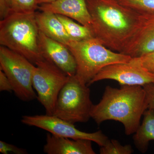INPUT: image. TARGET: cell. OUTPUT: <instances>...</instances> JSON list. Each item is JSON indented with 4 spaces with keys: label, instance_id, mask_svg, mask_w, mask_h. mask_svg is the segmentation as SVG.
<instances>
[{
    "label": "cell",
    "instance_id": "15",
    "mask_svg": "<svg viewBox=\"0 0 154 154\" xmlns=\"http://www.w3.org/2000/svg\"><path fill=\"white\" fill-rule=\"evenodd\" d=\"M142 124L133 137L135 146L142 153L147 150L149 142L154 140V110L147 109L143 113Z\"/></svg>",
    "mask_w": 154,
    "mask_h": 154
},
{
    "label": "cell",
    "instance_id": "6",
    "mask_svg": "<svg viewBox=\"0 0 154 154\" xmlns=\"http://www.w3.org/2000/svg\"><path fill=\"white\" fill-rule=\"evenodd\" d=\"M35 66L23 56L0 46V69L8 78L16 96L24 102L37 98L32 82Z\"/></svg>",
    "mask_w": 154,
    "mask_h": 154
},
{
    "label": "cell",
    "instance_id": "9",
    "mask_svg": "<svg viewBox=\"0 0 154 154\" xmlns=\"http://www.w3.org/2000/svg\"><path fill=\"white\" fill-rule=\"evenodd\" d=\"M116 81L120 85H140L154 83V73L131 62L113 64L105 67L94 77L88 86L103 80Z\"/></svg>",
    "mask_w": 154,
    "mask_h": 154
},
{
    "label": "cell",
    "instance_id": "12",
    "mask_svg": "<svg viewBox=\"0 0 154 154\" xmlns=\"http://www.w3.org/2000/svg\"><path fill=\"white\" fill-rule=\"evenodd\" d=\"M38 9L66 16L92 29V20L86 0H55L39 5Z\"/></svg>",
    "mask_w": 154,
    "mask_h": 154
},
{
    "label": "cell",
    "instance_id": "20",
    "mask_svg": "<svg viewBox=\"0 0 154 154\" xmlns=\"http://www.w3.org/2000/svg\"><path fill=\"white\" fill-rule=\"evenodd\" d=\"M130 61L149 72L154 73V51L139 57L131 58Z\"/></svg>",
    "mask_w": 154,
    "mask_h": 154
},
{
    "label": "cell",
    "instance_id": "5",
    "mask_svg": "<svg viewBox=\"0 0 154 154\" xmlns=\"http://www.w3.org/2000/svg\"><path fill=\"white\" fill-rule=\"evenodd\" d=\"M91 91L75 75L70 76L58 96L52 115L75 124L86 122L91 117Z\"/></svg>",
    "mask_w": 154,
    "mask_h": 154
},
{
    "label": "cell",
    "instance_id": "8",
    "mask_svg": "<svg viewBox=\"0 0 154 154\" xmlns=\"http://www.w3.org/2000/svg\"><path fill=\"white\" fill-rule=\"evenodd\" d=\"M21 122L23 124L41 128L57 136L91 140L101 147L105 145L109 139L102 131L93 133L81 131L74 124L54 115H25L22 116Z\"/></svg>",
    "mask_w": 154,
    "mask_h": 154
},
{
    "label": "cell",
    "instance_id": "1",
    "mask_svg": "<svg viewBox=\"0 0 154 154\" xmlns=\"http://www.w3.org/2000/svg\"><path fill=\"white\" fill-rule=\"evenodd\" d=\"M95 38L115 52L121 53L140 25L141 14L117 0H86Z\"/></svg>",
    "mask_w": 154,
    "mask_h": 154
},
{
    "label": "cell",
    "instance_id": "18",
    "mask_svg": "<svg viewBox=\"0 0 154 154\" xmlns=\"http://www.w3.org/2000/svg\"><path fill=\"white\" fill-rule=\"evenodd\" d=\"M125 7L140 14H154V0H117Z\"/></svg>",
    "mask_w": 154,
    "mask_h": 154
},
{
    "label": "cell",
    "instance_id": "11",
    "mask_svg": "<svg viewBox=\"0 0 154 154\" xmlns=\"http://www.w3.org/2000/svg\"><path fill=\"white\" fill-rule=\"evenodd\" d=\"M154 51V14H141L137 30L121 53L137 57Z\"/></svg>",
    "mask_w": 154,
    "mask_h": 154
},
{
    "label": "cell",
    "instance_id": "3",
    "mask_svg": "<svg viewBox=\"0 0 154 154\" xmlns=\"http://www.w3.org/2000/svg\"><path fill=\"white\" fill-rule=\"evenodd\" d=\"M39 31L35 13L12 14L0 21V45L35 65L45 59L39 48Z\"/></svg>",
    "mask_w": 154,
    "mask_h": 154
},
{
    "label": "cell",
    "instance_id": "22",
    "mask_svg": "<svg viewBox=\"0 0 154 154\" xmlns=\"http://www.w3.org/2000/svg\"><path fill=\"white\" fill-rule=\"evenodd\" d=\"M143 87L145 92L147 109L154 110V83L147 84Z\"/></svg>",
    "mask_w": 154,
    "mask_h": 154
},
{
    "label": "cell",
    "instance_id": "7",
    "mask_svg": "<svg viewBox=\"0 0 154 154\" xmlns=\"http://www.w3.org/2000/svg\"><path fill=\"white\" fill-rule=\"evenodd\" d=\"M69 76L45 59L35 65L32 80L33 88L46 114H53L58 96Z\"/></svg>",
    "mask_w": 154,
    "mask_h": 154
},
{
    "label": "cell",
    "instance_id": "10",
    "mask_svg": "<svg viewBox=\"0 0 154 154\" xmlns=\"http://www.w3.org/2000/svg\"><path fill=\"white\" fill-rule=\"evenodd\" d=\"M39 45L44 59L54 64L68 75L75 74V60L65 45L50 38L39 31Z\"/></svg>",
    "mask_w": 154,
    "mask_h": 154
},
{
    "label": "cell",
    "instance_id": "19",
    "mask_svg": "<svg viewBox=\"0 0 154 154\" xmlns=\"http://www.w3.org/2000/svg\"><path fill=\"white\" fill-rule=\"evenodd\" d=\"M134 152L130 145L122 146L118 141L108 139L105 145L101 147V154H131Z\"/></svg>",
    "mask_w": 154,
    "mask_h": 154
},
{
    "label": "cell",
    "instance_id": "23",
    "mask_svg": "<svg viewBox=\"0 0 154 154\" xmlns=\"http://www.w3.org/2000/svg\"><path fill=\"white\" fill-rule=\"evenodd\" d=\"M0 91H13V87L8 78L2 70L0 69Z\"/></svg>",
    "mask_w": 154,
    "mask_h": 154
},
{
    "label": "cell",
    "instance_id": "24",
    "mask_svg": "<svg viewBox=\"0 0 154 154\" xmlns=\"http://www.w3.org/2000/svg\"><path fill=\"white\" fill-rule=\"evenodd\" d=\"M38 5H42V4H48L54 2L55 0H36Z\"/></svg>",
    "mask_w": 154,
    "mask_h": 154
},
{
    "label": "cell",
    "instance_id": "17",
    "mask_svg": "<svg viewBox=\"0 0 154 154\" xmlns=\"http://www.w3.org/2000/svg\"><path fill=\"white\" fill-rule=\"evenodd\" d=\"M56 15L72 41H82L95 37L91 28L77 23L73 19L66 16Z\"/></svg>",
    "mask_w": 154,
    "mask_h": 154
},
{
    "label": "cell",
    "instance_id": "13",
    "mask_svg": "<svg viewBox=\"0 0 154 154\" xmlns=\"http://www.w3.org/2000/svg\"><path fill=\"white\" fill-rule=\"evenodd\" d=\"M92 141L72 139L47 134L43 151L48 154H95Z\"/></svg>",
    "mask_w": 154,
    "mask_h": 154
},
{
    "label": "cell",
    "instance_id": "16",
    "mask_svg": "<svg viewBox=\"0 0 154 154\" xmlns=\"http://www.w3.org/2000/svg\"><path fill=\"white\" fill-rule=\"evenodd\" d=\"M36 0H0V19L16 14H32L38 9Z\"/></svg>",
    "mask_w": 154,
    "mask_h": 154
},
{
    "label": "cell",
    "instance_id": "2",
    "mask_svg": "<svg viewBox=\"0 0 154 154\" xmlns=\"http://www.w3.org/2000/svg\"><path fill=\"white\" fill-rule=\"evenodd\" d=\"M120 88L107 86L102 99L93 105L91 118L99 125L103 122L113 120L124 125L127 135L136 132L142 116L147 109L145 92L140 85H120Z\"/></svg>",
    "mask_w": 154,
    "mask_h": 154
},
{
    "label": "cell",
    "instance_id": "21",
    "mask_svg": "<svg viewBox=\"0 0 154 154\" xmlns=\"http://www.w3.org/2000/svg\"><path fill=\"white\" fill-rule=\"evenodd\" d=\"M0 152L3 154L13 153L26 154L28 153L25 149L18 147L17 146L7 143L3 141H0Z\"/></svg>",
    "mask_w": 154,
    "mask_h": 154
},
{
    "label": "cell",
    "instance_id": "4",
    "mask_svg": "<svg viewBox=\"0 0 154 154\" xmlns=\"http://www.w3.org/2000/svg\"><path fill=\"white\" fill-rule=\"evenodd\" d=\"M76 63L75 75L88 86L91 80L105 67L129 62L131 57L111 50L94 37L82 41H70L66 45Z\"/></svg>",
    "mask_w": 154,
    "mask_h": 154
},
{
    "label": "cell",
    "instance_id": "14",
    "mask_svg": "<svg viewBox=\"0 0 154 154\" xmlns=\"http://www.w3.org/2000/svg\"><path fill=\"white\" fill-rule=\"evenodd\" d=\"M39 31L45 36L66 45L70 38L56 14L48 11L35 12Z\"/></svg>",
    "mask_w": 154,
    "mask_h": 154
}]
</instances>
